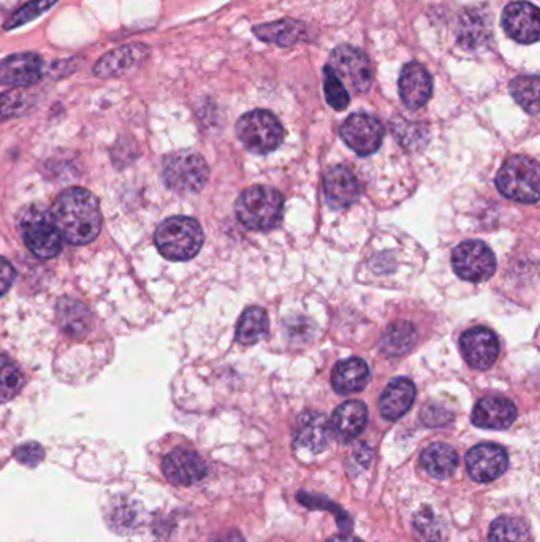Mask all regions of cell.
<instances>
[{
  "mask_svg": "<svg viewBox=\"0 0 540 542\" xmlns=\"http://www.w3.org/2000/svg\"><path fill=\"white\" fill-rule=\"evenodd\" d=\"M51 218L61 237L72 245H88L102 229L96 195L83 188L65 189L54 202Z\"/></svg>",
  "mask_w": 540,
  "mask_h": 542,
  "instance_id": "1",
  "label": "cell"
},
{
  "mask_svg": "<svg viewBox=\"0 0 540 542\" xmlns=\"http://www.w3.org/2000/svg\"><path fill=\"white\" fill-rule=\"evenodd\" d=\"M236 216L246 229L267 232L281 222L284 197L270 186H252L235 203Z\"/></svg>",
  "mask_w": 540,
  "mask_h": 542,
  "instance_id": "2",
  "label": "cell"
},
{
  "mask_svg": "<svg viewBox=\"0 0 540 542\" xmlns=\"http://www.w3.org/2000/svg\"><path fill=\"white\" fill-rule=\"evenodd\" d=\"M203 240L202 226L187 216L167 219L156 232L157 249L170 260L194 259L202 249Z\"/></svg>",
  "mask_w": 540,
  "mask_h": 542,
  "instance_id": "3",
  "label": "cell"
},
{
  "mask_svg": "<svg viewBox=\"0 0 540 542\" xmlns=\"http://www.w3.org/2000/svg\"><path fill=\"white\" fill-rule=\"evenodd\" d=\"M496 186L507 199L536 203L540 194L539 164L531 157H510L496 176Z\"/></svg>",
  "mask_w": 540,
  "mask_h": 542,
  "instance_id": "4",
  "label": "cell"
},
{
  "mask_svg": "<svg viewBox=\"0 0 540 542\" xmlns=\"http://www.w3.org/2000/svg\"><path fill=\"white\" fill-rule=\"evenodd\" d=\"M236 134L243 145L255 154H268L284 140L281 121L268 110H254L241 116Z\"/></svg>",
  "mask_w": 540,
  "mask_h": 542,
  "instance_id": "5",
  "label": "cell"
},
{
  "mask_svg": "<svg viewBox=\"0 0 540 542\" xmlns=\"http://www.w3.org/2000/svg\"><path fill=\"white\" fill-rule=\"evenodd\" d=\"M24 243L34 256L48 260L58 256L62 249V237L54 224L51 213L42 207H31L24 211L20 222Z\"/></svg>",
  "mask_w": 540,
  "mask_h": 542,
  "instance_id": "6",
  "label": "cell"
},
{
  "mask_svg": "<svg viewBox=\"0 0 540 542\" xmlns=\"http://www.w3.org/2000/svg\"><path fill=\"white\" fill-rule=\"evenodd\" d=\"M210 176L205 159L192 151H179L164 162V180L168 188L178 194L202 191Z\"/></svg>",
  "mask_w": 540,
  "mask_h": 542,
  "instance_id": "7",
  "label": "cell"
},
{
  "mask_svg": "<svg viewBox=\"0 0 540 542\" xmlns=\"http://www.w3.org/2000/svg\"><path fill=\"white\" fill-rule=\"evenodd\" d=\"M330 69L347 88L362 94L373 83V65L368 56L355 46L339 45L330 54Z\"/></svg>",
  "mask_w": 540,
  "mask_h": 542,
  "instance_id": "8",
  "label": "cell"
},
{
  "mask_svg": "<svg viewBox=\"0 0 540 542\" xmlns=\"http://www.w3.org/2000/svg\"><path fill=\"white\" fill-rule=\"evenodd\" d=\"M453 270L464 281L483 283L496 270L495 254L483 241H463L452 252Z\"/></svg>",
  "mask_w": 540,
  "mask_h": 542,
  "instance_id": "9",
  "label": "cell"
},
{
  "mask_svg": "<svg viewBox=\"0 0 540 542\" xmlns=\"http://www.w3.org/2000/svg\"><path fill=\"white\" fill-rule=\"evenodd\" d=\"M385 130L379 119L366 113H355L344 121L341 138L358 156L366 157L381 148Z\"/></svg>",
  "mask_w": 540,
  "mask_h": 542,
  "instance_id": "10",
  "label": "cell"
},
{
  "mask_svg": "<svg viewBox=\"0 0 540 542\" xmlns=\"http://www.w3.org/2000/svg\"><path fill=\"white\" fill-rule=\"evenodd\" d=\"M502 27L510 39L523 45L539 40V8L531 2H512L502 12Z\"/></svg>",
  "mask_w": 540,
  "mask_h": 542,
  "instance_id": "11",
  "label": "cell"
},
{
  "mask_svg": "<svg viewBox=\"0 0 540 542\" xmlns=\"http://www.w3.org/2000/svg\"><path fill=\"white\" fill-rule=\"evenodd\" d=\"M461 352L469 367L488 370L499 355V341L495 333L485 327H474L464 332L460 341Z\"/></svg>",
  "mask_w": 540,
  "mask_h": 542,
  "instance_id": "12",
  "label": "cell"
},
{
  "mask_svg": "<svg viewBox=\"0 0 540 542\" xmlns=\"http://www.w3.org/2000/svg\"><path fill=\"white\" fill-rule=\"evenodd\" d=\"M509 465L506 449L498 444H479L472 447L466 455V466H468L471 478L477 482H491L498 479Z\"/></svg>",
  "mask_w": 540,
  "mask_h": 542,
  "instance_id": "13",
  "label": "cell"
},
{
  "mask_svg": "<svg viewBox=\"0 0 540 542\" xmlns=\"http://www.w3.org/2000/svg\"><path fill=\"white\" fill-rule=\"evenodd\" d=\"M398 86L403 104L411 110L425 107L433 94V78L419 62L404 65Z\"/></svg>",
  "mask_w": 540,
  "mask_h": 542,
  "instance_id": "14",
  "label": "cell"
},
{
  "mask_svg": "<svg viewBox=\"0 0 540 542\" xmlns=\"http://www.w3.org/2000/svg\"><path fill=\"white\" fill-rule=\"evenodd\" d=\"M42 77V58L34 53L8 56L0 62V84L13 88H27Z\"/></svg>",
  "mask_w": 540,
  "mask_h": 542,
  "instance_id": "15",
  "label": "cell"
},
{
  "mask_svg": "<svg viewBox=\"0 0 540 542\" xmlns=\"http://www.w3.org/2000/svg\"><path fill=\"white\" fill-rule=\"evenodd\" d=\"M325 199L333 208H347L360 197V183L354 173L344 165L331 167L324 176Z\"/></svg>",
  "mask_w": 540,
  "mask_h": 542,
  "instance_id": "16",
  "label": "cell"
},
{
  "mask_svg": "<svg viewBox=\"0 0 540 542\" xmlns=\"http://www.w3.org/2000/svg\"><path fill=\"white\" fill-rule=\"evenodd\" d=\"M148 54L149 48L143 43H130V45L121 46L118 50L110 51L103 58H100L94 67V73L99 78L122 77L124 73L130 72L145 61Z\"/></svg>",
  "mask_w": 540,
  "mask_h": 542,
  "instance_id": "17",
  "label": "cell"
},
{
  "mask_svg": "<svg viewBox=\"0 0 540 542\" xmlns=\"http://www.w3.org/2000/svg\"><path fill=\"white\" fill-rule=\"evenodd\" d=\"M164 474L176 485H192L206 476V465L195 452L178 447L165 457Z\"/></svg>",
  "mask_w": 540,
  "mask_h": 542,
  "instance_id": "18",
  "label": "cell"
},
{
  "mask_svg": "<svg viewBox=\"0 0 540 542\" xmlns=\"http://www.w3.org/2000/svg\"><path fill=\"white\" fill-rule=\"evenodd\" d=\"M517 408L512 401L502 397H485L472 411V424L487 430H506L514 424Z\"/></svg>",
  "mask_w": 540,
  "mask_h": 542,
  "instance_id": "19",
  "label": "cell"
},
{
  "mask_svg": "<svg viewBox=\"0 0 540 542\" xmlns=\"http://www.w3.org/2000/svg\"><path fill=\"white\" fill-rule=\"evenodd\" d=\"M330 432V425H328L327 417L324 414L306 411L298 417L297 427H295V443L301 449H306L312 454H319L327 447Z\"/></svg>",
  "mask_w": 540,
  "mask_h": 542,
  "instance_id": "20",
  "label": "cell"
},
{
  "mask_svg": "<svg viewBox=\"0 0 540 542\" xmlns=\"http://www.w3.org/2000/svg\"><path fill=\"white\" fill-rule=\"evenodd\" d=\"M368 408L362 401H346L331 417V430L343 443L354 441L365 430Z\"/></svg>",
  "mask_w": 540,
  "mask_h": 542,
  "instance_id": "21",
  "label": "cell"
},
{
  "mask_svg": "<svg viewBox=\"0 0 540 542\" xmlns=\"http://www.w3.org/2000/svg\"><path fill=\"white\" fill-rule=\"evenodd\" d=\"M415 400L414 382L407 378H396L388 382L379 400V409L384 419L398 420L411 409Z\"/></svg>",
  "mask_w": 540,
  "mask_h": 542,
  "instance_id": "22",
  "label": "cell"
},
{
  "mask_svg": "<svg viewBox=\"0 0 540 542\" xmlns=\"http://www.w3.org/2000/svg\"><path fill=\"white\" fill-rule=\"evenodd\" d=\"M369 381V368L365 360L352 357L343 360L336 365L331 375L333 389L341 395L355 394L360 392Z\"/></svg>",
  "mask_w": 540,
  "mask_h": 542,
  "instance_id": "23",
  "label": "cell"
},
{
  "mask_svg": "<svg viewBox=\"0 0 540 542\" xmlns=\"http://www.w3.org/2000/svg\"><path fill=\"white\" fill-rule=\"evenodd\" d=\"M420 463L433 478L449 479L457 470L458 454L449 444L434 443L423 451Z\"/></svg>",
  "mask_w": 540,
  "mask_h": 542,
  "instance_id": "24",
  "label": "cell"
},
{
  "mask_svg": "<svg viewBox=\"0 0 540 542\" xmlns=\"http://www.w3.org/2000/svg\"><path fill=\"white\" fill-rule=\"evenodd\" d=\"M491 40V20L482 12H466L461 16L458 43L468 50H476Z\"/></svg>",
  "mask_w": 540,
  "mask_h": 542,
  "instance_id": "25",
  "label": "cell"
},
{
  "mask_svg": "<svg viewBox=\"0 0 540 542\" xmlns=\"http://www.w3.org/2000/svg\"><path fill=\"white\" fill-rule=\"evenodd\" d=\"M254 34L263 42L274 43L278 46H292L305 37L306 29L300 21L279 20L254 27Z\"/></svg>",
  "mask_w": 540,
  "mask_h": 542,
  "instance_id": "26",
  "label": "cell"
},
{
  "mask_svg": "<svg viewBox=\"0 0 540 542\" xmlns=\"http://www.w3.org/2000/svg\"><path fill=\"white\" fill-rule=\"evenodd\" d=\"M268 325L270 321H268L267 311L259 306H252L240 317V322L236 327V340L244 346L259 343L267 335Z\"/></svg>",
  "mask_w": 540,
  "mask_h": 542,
  "instance_id": "27",
  "label": "cell"
},
{
  "mask_svg": "<svg viewBox=\"0 0 540 542\" xmlns=\"http://www.w3.org/2000/svg\"><path fill=\"white\" fill-rule=\"evenodd\" d=\"M415 330L409 322L388 325L381 338V351L388 357L406 354L414 343Z\"/></svg>",
  "mask_w": 540,
  "mask_h": 542,
  "instance_id": "28",
  "label": "cell"
},
{
  "mask_svg": "<svg viewBox=\"0 0 540 542\" xmlns=\"http://www.w3.org/2000/svg\"><path fill=\"white\" fill-rule=\"evenodd\" d=\"M540 81L537 75H521L510 81V94L529 115L539 113Z\"/></svg>",
  "mask_w": 540,
  "mask_h": 542,
  "instance_id": "29",
  "label": "cell"
},
{
  "mask_svg": "<svg viewBox=\"0 0 540 542\" xmlns=\"http://www.w3.org/2000/svg\"><path fill=\"white\" fill-rule=\"evenodd\" d=\"M488 542H534L528 523L515 517H499L491 523Z\"/></svg>",
  "mask_w": 540,
  "mask_h": 542,
  "instance_id": "30",
  "label": "cell"
},
{
  "mask_svg": "<svg viewBox=\"0 0 540 542\" xmlns=\"http://www.w3.org/2000/svg\"><path fill=\"white\" fill-rule=\"evenodd\" d=\"M24 386V376L18 365L0 354V401H8L20 394Z\"/></svg>",
  "mask_w": 540,
  "mask_h": 542,
  "instance_id": "31",
  "label": "cell"
},
{
  "mask_svg": "<svg viewBox=\"0 0 540 542\" xmlns=\"http://www.w3.org/2000/svg\"><path fill=\"white\" fill-rule=\"evenodd\" d=\"M59 317L67 332L78 335L89 327V313L81 303L64 298L59 303Z\"/></svg>",
  "mask_w": 540,
  "mask_h": 542,
  "instance_id": "32",
  "label": "cell"
},
{
  "mask_svg": "<svg viewBox=\"0 0 540 542\" xmlns=\"http://www.w3.org/2000/svg\"><path fill=\"white\" fill-rule=\"evenodd\" d=\"M324 92L328 105L335 110L343 111L349 107L350 96L346 86L341 83L336 73L330 69V65L324 67Z\"/></svg>",
  "mask_w": 540,
  "mask_h": 542,
  "instance_id": "33",
  "label": "cell"
},
{
  "mask_svg": "<svg viewBox=\"0 0 540 542\" xmlns=\"http://www.w3.org/2000/svg\"><path fill=\"white\" fill-rule=\"evenodd\" d=\"M58 0H32L29 4L21 7L20 10H16L7 23H5V29H15V27L24 26V24L31 23L35 18H39L43 13L48 12Z\"/></svg>",
  "mask_w": 540,
  "mask_h": 542,
  "instance_id": "34",
  "label": "cell"
},
{
  "mask_svg": "<svg viewBox=\"0 0 540 542\" xmlns=\"http://www.w3.org/2000/svg\"><path fill=\"white\" fill-rule=\"evenodd\" d=\"M31 96H27L24 91H10L0 94V121L15 118V116L24 115L31 107Z\"/></svg>",
  "mask_w": 540,
  "mask_h": 542,
  "instance_id": "35",
  "label": "cell"
},
{
  "mask_svg": "<svg viewBox=\"0 0 540 542\" xmlns=\"http://www.w3.org/2000/svg\"><path fill=\"white\" fill-rule=\"evenodd\" d=\"M297 500L300 501V503L305 504L306 508L309 509L327 508L328 511L335 512L336 517H338L336 522H338L339 527L343 528V530H349V528H352V520L349 519L346 512H344L343 509H339L336 504L325 500V498L314 497V495H306L305 492H300L297 495Z\"/></svg>",
  "mask_w": 540,
  "mask_h": 542,
  "instance_id": "36",
  "label": "cell"
},
{
  "mask_svg": "<svg viewBox=\"0 0 540 542\" xmlns=\"http://www.w3.org/2000/svg\"><path fill=\"white\" fill-rule=\"evenodd\" d=\"M422 419L423 422H425L426 425H430V427H441V425L449 424L453 417L447 409L436 405L428 406V408L423 409Z\"/></svg>",
  "mask_w": 540,
  "mask_h": 542,
  "instance_id": "37",
  "label": "cell"
},
{
  "mask_svg": "<svg viewBox=\"0 0 540 542\" xmlns=\"http://www.w3.org/2000/svg\"><path fill=\"white\" fill-rule=\"evenodd\" d=\"M42 447L37 446V444H26V446L20 447L16 451V457L21 460V462L26 463V465H35L39 463V460L42 459Z\"/></svg>",
  "mask_w": 540,
  "mask_h": 542,
  "instance_id": "38",
  "label": "cell"
},
{
  "mask_svg": "<svg viewBox=\"0 0 540 542\" xmlns=\"http://www.w3.org/2000/svg\"><path fill=\"white\" fill-rule=\"evenodd\" d=\"M15 279V268L8 260L0 257V297L7 294L8 289L12 286Z\"/></svg>",
  "mask_w": 540,
  "mask_h": 542,
  "instance_id": "39",
  "label": "cell"
},
{
  "mask_svg": "<svg viewBox=\"0 0 540 542\" xmlns=\"http://www.w3.org/2000/svg\"><path fill=\"white\" fill-rule=\"evenodd\" d=\"M213 542H244V538L240 531L230 530L214 538Z\"/></svg>",
  "mask_w": 540,
  "mask_h": 542,
  "instance_id": "40",
  "label": "cell"
},
{
  "mask_svg": "<svg viewBox=\"0 0 540 542\" xmlns=\"http://www.w3.org/2000/svg\"><path fill=\"white\" fill-rule=\"evenodd\" d=\"M327 542H362L360 539L355 538V536L352 535H344V536H333V538L328 539Z\"/></svg>",
  "mask_w": 540,
  "mask_h": 542,
  "instance_id": "41",
  "label": "cell"
}]
</instances>
